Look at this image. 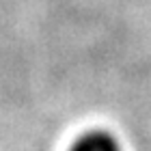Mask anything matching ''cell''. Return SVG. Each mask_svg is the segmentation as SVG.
Returning a JSON list of instances; mask_svg holds the SVG:
<instances>
[{
  "mask_svg": "<svg viewBox=\"0 0 151 151\" xmlns=\"http://www.w3.org/2000/svg\"><path fill=\"white\" fill-rule=\"evenodd\" d=\"M69 151H121V145L108 132H88L80 136Z\"/></svg>",
  "mask_w": 151,
  "mask_h": 151,
  "instance_id": "cell-1",
  "label": "cell"
}]
</instances>
